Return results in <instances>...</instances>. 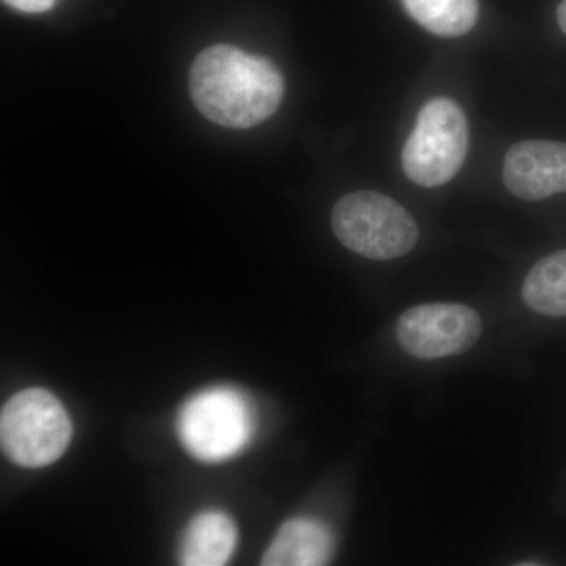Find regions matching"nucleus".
<instances>
[{
	"label": "nucleus",
	"mask_w": 566,
	"mask_h": 566,
	"mask_svg": "<svg viewBox=\"0 0 566 566\" xmlns=\"http://www.w3.org/2000/svg\"><path fill=\"white\" fill-rule=\"evenodd\" d=\"M285 92L281 71L268 59L214 44L197 55L189 93L197 111L216 125L249 129L279 109Z\"/></svg>",
	"instance_id": "f257e3e1"
},
{
	"label": "nucleus",
	"mask_w": 566,
	"mask_h": 566,
	"mask_svg": "<svg viewBox=\"0 0 566 566\" xmlns=\"http://www.w3.org/2000/svg\"><path fill=\"white\" fill-rule=\"evenodd\" d=\"M73 424L66 409L50 390H21L7 401L0 415L3 455L21 468H46L69 449Z\"/></svg>",
	"instance_id": "f03ea898"
},
{
	"label": "nucleus",
	"mask_w": 566,
	"mask_h": 566,
	"mask_svg": "<svg viewBox=\"0 0 566 566\" xmlns=\"http://www.w3.org/2000/svg\"><path fill=\"white\" fill-rule=\"evenodd\" d=\"M335 237L349 251L370 260L400 259L419 240L415 219L385 193H348L333 210Z\"/></svg>",
	"instance_id": "7ed1b4c3"
},
{
	"label": "nucleus",
	"mask_w": 566,
	"mask_h": 566,
	"mask_svg": "<svg viewBox=\"0 0 566 566\" xmlns=\"http://www.w3.org/2000/svg\"><path fill=\"white\" fill-rule=\"evenodd\" d=\"M253 419L244 395L232 387H211L193 395L178 416L182 447L203 463H221L243 452Z\"/></svg>",
	"instance_id": "20e7f679"
},
{
	"label": "nucleus",
	"mask_w": 566,
	"mask_h": 566,
	"mask_svg": "<svg viewBox=\"0 0 566 566\" xmlns=\"http://www.w3.org/2000/svg\"><path fill=\"white\" fill-rule=\"evenodd\" d=\"M469 148L464 112L449 98L424 104L401 155L406 177L423 188L452 180L463 166Z\"/></svg>",
	"instance_id": "39448f33"
},
{
	"label": "nucleus",
	"mask_w": 566,
	"mask_h": 566,
	"mask_svg": "<svg viewBox=\"0 0 566 566\" xmlns=\"http://www.w3.org/2000/svg\"><path fill=\"white\" fill-rule=\"evenodd\" d=\"M482 331V318L468 305L423 304L400 316L397 340L405 353L417 359H442L474 348Z\"/></svg>",
	"instance_id": "423d86ee"
},
{
	"label": "nucleus",
	"mask_w": 566,
	"mask_h": 566,
	"mask_svg": "<svg viewBox=\"0 0 566 566\" xmlns=\"http://www.w3.org/2000/svg\"><path fill=\"white\" fill-rule=\"evenodd\" d=\"M506 189L527 202L566 192V144L524 140L513 145L504 161Z\"/></svg>",
	"instance_id": "0eeeda50"
},
{
	"label": "nucleus",
	"mask_w": 566,
	"mask_h": 566,
	"mask_svg": "<svg viewBox=\"0 0 566 566\" xmlns=\"http://www.w3.org/2000/svg\"><path fill=\"white\" fill-rule=\"evenodd\" d=\"M334 553V539L326 526L307 517L286 521L262 558L263 566L326 565Z\"/></svg>",
	"instance_id": "6e6552de"
},
{
	"label": "nucleus",
	"mask_w": 566,
	"mask_h": 566,
	"mask_svg": "<svg viewBox=\"0 0 566 566\" xmlns=\"http://www.w3.org/2000/svg\"><path fill=\"white\" fill-rule=\"evenodd\" d=\"M238 531L222 512L199 513L182 534L178 560L185 566H221L233 556Z\"/></svg>",
	"instance_id": "1a4fd4ad"
},
{
	"label": "nucleus",
	"mask_w": 566,
	"mask_h": 566,
	"mask_svg": "<svg viewBox=\"0 0 566 566\" xmlns=\"http://www.w3.org/2000/svg\"><path fill=\"white\" fill-rule=\"evenodd\" d=\"M523 300L536 314L566 316V249L535 263L524 281Z\"/></svg>",
	"instance_id": "9d476101"
},
{
	"label": "nucleus",
	"mask_w": 566,
	"mask_h": 566,
	"mask_svg": "<svg viewBox=\"0 0 566 566\" xmlns=\"http://www.w3.org/2000/svg\"><path fill=\"white\" fill-rule=\"evenodd\" d=\"M408 13L434 35L455 39L474 28L479 0H403Z\"/></svg>",
	"instance_id": "9b49d317"
},
{
	"label": "nucleus",
	"mask_w": 566,
	"mask_h": 566,
	"mask_svg": "<svg viewBox=\"0 0 566 566\" xmlns=\"http://www.w3.org/2000/svg\"><path fill=\"white\" fill-rule=\"evenodd\" d=\"M2 2L22 13L39 14L54 9L59 0H2Z\"/></svg>",
	"instance_id": "f8f14e48"
},
{
	"label": "nucleus",
	"mask_w": 566,
	"mask_h": 566,
	"mask_svg": "<svg viewBox=\"0 0 566 566\" xmlns=\"http://www.w3.org/2000/svg\"><path fill=\"white\" fill-rule=\"evenodd\" d=\"M557 20L562 31L566 33V0H564V2L560 3V7H558Z\"/></svg>",
	"instance_id": "ddd939ff"
}]
</instances>
